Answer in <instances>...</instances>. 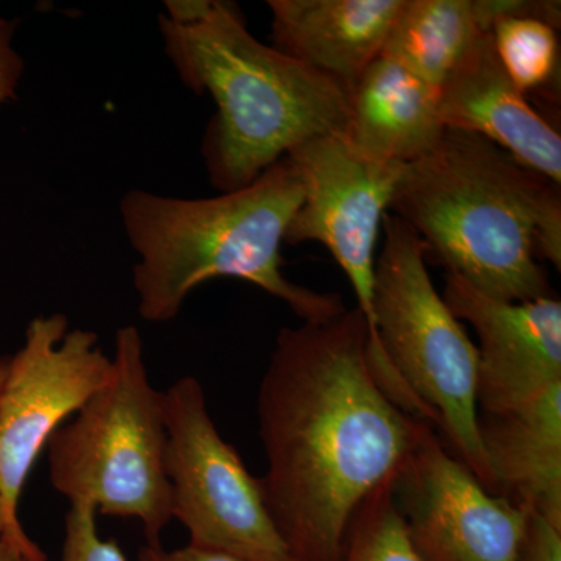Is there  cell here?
<instances>
[{"mask_svg":"<svg viewBox=\"0 0 561 561\" xmlns=\"http://www.w3.org/2000/svg\"><path fill=\"white\" fill-rule=\"evenodd\" d=\"M265 505L295 561H341L354 516L408 459L424 421L368 359L359 309L283 328L256 401Z\"/></svg>","mask_w":561,"mask_h":561,"instance_id":"6da1fadb","label":"cell"},{"mask_svg":"<svg viewBox=\"0 0 561 561\" xmlns=\"http://www.w3.org/2000/svg\"><path fill=\"white\" fill-rule=\"evenodd\" d=\"M164 49L181 81L216 103L203 139L210 184L242 190L290 150L346 136L350 90L254 38L236 3L168 0Z\"/></svg>","mask_w":561,"mask_h":561,"instance_id":"7a4b0ae2","label":"cell"},{"mask_svg":"<svg viewBox=\"0 0 561 561\" xmlns=\"http://www.w3.org/2000/svg\"><path fill=\"white\" fill-rule=\"evenodd\" d=\"M390 214L437 262L504 301L553 295L540 257L561 268L560 186L476 133L446 128L404 168Z\"/></svg>","mask_w":561,"mask_h":561,"instance_id":"3957f363","label":"cell"},{"mask_svg":"<svg viewBox=\"0 0 561 561\" xmlns=\"http://www.w3.org/2000/svg\"><path fill=\"white\" fill-rule=\"evenodd\" d=\"M301 202V180L287 157L249 186L213 198L128 192L121 213L139 254L133 271L139 316L150 323L171 321L191 291L214 278L253 284L286 302L305 323L342 316L341 295L284 276L280 249Z\"/></svg>","mask_w":561,"mask_h":561,"instance_id":"277c9868","label":"cell"},{"mask_svg":"<svg viewBox=\"0 0 561 561\" xmlns=\"http://www.w3.org/2000/svg\"><path fill=\"white\" fill-rule=\"evenodd\" d=\"M375 264L368 334L393 376V401L430 424L443 445L491 493L493 476L479 437L478 348L427 271L426 245L386 214Z\"/></svg>","mask_w":561,"mask_h":561,"instance_id":"5b68a950","label":"cell"},{"mask_svg":"<svg viewBox=\"0 0 561 561\" xmlns=\"http://www.w3.org/2000/svg\"><path fill=\"white\" fill-rule=\"evenodd\" d=\"M111 359L110 381L47 443L50 483L70 505L138 519L147 545H161L172 522L168 434L138 328L117 331Z\"/></svg>","mask_w":561,"mask_h":561,"instance_id":"8992f818","label":"cell"},{"mask_svg":"<svg viewBox=\"0 0 561 561\" xmlns=\"http://www.w3.org/2000/svg\"><path fill=\"white\" fill-rule=\"evenodd\" d=\"M172 519L190 545L239 561H295L254 478L214 424L205 390L184 376L162 391Z\"/></svg>","mask_w":561,"mask_h":561,"instance_id":"52a82bcc","label":"cell"},{"mask_svg":"<svg viewBox=\"0 0 561 561\" xmlns=\"http://www.w3.org/2000/svg\"><path fill=\"white\" fill-rule=\"evenodd\" d=\"M113 359L95 332L69 330L62 313L36 317L0 387V496L7 530L28 540L18 515L33 465L51 435L110 381Z\"/></svg>","mask_w":561,"mask_h":561,"instance_id":"ba28073f","label":"cell"},{"mask_svg":"<svg viewBox=\"0 0 561 561\" xmlns=\"http://www.w3.org/2000/svg\"><path fill=\"white\" fill-rule=\"evenodd\" d=\"M287 158L300 176L302 202L284 242H319L330 251L370 324L376 243L405 165L364 157L341 135L308 140Z\"/></svg>","mask_w":561,"mask_h":561,"instance_id":"9c48e42d","label":"cell"},{"mask_svg":"<svg viewBox=\"0 0 561 561\" xmlns=\"http://www.w3.org/2000/svg\"><path fill=\"white\" fill-rule=\"evenodd\" d=\"M393 496L423 561H518L529 513L491 493L423 423L393 479Z\"/></svg>","mask_w":561,"mask_h":561,"instance_id":"30bf717a","label":"cell"},{"mask_svg":"<svg viewBox=\"0 0 561 561\" xmlns=\"http://www.w3.org/2000/svg\"><path fill=\"white\" fill-rule=\"evenodd\" d=\"M442 297L479 339V413L515 411L561 382V301L556 295L497 300L446 273Z\"/></svg>","mask_w":561,"mask_h":561,"instance_id":"8fae6325","label":"cell"},{"mask_svg":"<svg viewBox=\"0 0 561 561\" xmlns=\"http://www.w3.org/2000/svg\"><path fill=\"white\" fill-rule=\"evenodd\" d=\"M446 128L476 133L524 168L561 186V136L502 68L491 33L483 35L438 88Z\"/></svg>","mask_w":561,"mask_h":561,"instance_id":"7c38bea8","label":"cell"},{"mask_svg":"<svg viewBox=\"0 0 561 561\" xmlns=\"http://www.w3.org/2000/svg\"><path fill=\"white\" fill-rule=\"evenodd\" d=\"M404 0H268L273 47L330 77L357 83L381 57Z\"/></svg>","mask_w":561,"mask_h":561,"instance_id":"4fadbf2b","label":"cell"},{"mask_svg":"<svg viewBox=\"0 0 561 561\" xmlns=\"http://www.w3.org/2000/svg\"><path fill=\"white\" fill-rule=\"evenodd\" d=\"M496 494L561 529V382L502 413H479Z\"/></svg>","mask_w":561,"mask_h":561,"instance_id":"5bb4252c","label":"cell"},{"mask_svg":"<svg viewBox=\"0 0 561 561\" xmlns=\"http://www.w3.org/2000/svg\"><path fill=\"white\" fill-rule=\"evenodd\" d=\"M438 90L391 58H376L350 91L346 139L364 157L408 165L445 135Z\"/></svg>","mask_w":561,"mask_h":561,"instance_id":"9a60e30c","label":"cell"},{"mask_svg":"<svg viewBox=\"0 0 561 561\" xmlns=\"http://www.w3.org/2000/svg\"><path fill=\"white\" fill-rule=\"evenodd\" d=\"M542 13L541 0H404L382 55L438 90L502 18Z\"/></svg>","mask_w":561,"mask_h":561,"instance_id":"2e32d148","label":"cell"},{"mask_svg":"<svg viewBox=\"0 0 561 561\" xmlns=\"http://www.w3.org/2000/svg\"><path fill=\"white\" fill-rule=\"evenodd\" d=\"M491 38L502 68L527 99L534 92L559 90L557 28L531 18H502Z\"/></svg>","mask_w":561,"mask_h":561,"instance_id":"e0dca14e","label":"cell"},{"mask_svg":"<svg viewBox=\"0 0 561 561\" xmlns=\"http://www.w3.org/2000/svg\"><path fill=\"white\" fill-rule=\"evenodd\" d=\"M393 479L383 482L360 505L341 561H423L413 549L394 502Z\"/></svg>","mask_w":561,"mask_h":561,"instance_id":"ac0fdd59","label":"cell"},{"mask_svg":"<svg viewBox=\"0 0 561 561\" xmlns=\"http://www.w3.org/2000/svg\"><path fill=\"white\" fill-rule=\"evenodd\" d=\"M95 516L98 513L87 505H70L61 561H127L119 542L103 540Z\"/></svg>","mask_w":561,"mask_h":561,"instance_id":"d6986e66","label":"cell"},{"mask_svg":"<svg viewBox=\"0 0 561 561\" xmlns=\"http://www.w3.org/2000/svg\"><path fill=\"white\" fill-rule=\"evenodd\" d=\"M518 561H561V529L529 513Z\"/></svg>","mask_w":561,"mask_h":561,"instance_id":"ffe728a7","label":"cell"},{"mask_svg":"<svg viewBox=\"0 0 561 561\" xmlns=\"http://www.w3.org/2000/svg\"><path fill=\"white\" fill-rule=\"evenodd\" d=\"M14 31L16 22L0 18V103L16 98L24 62L18 51L13 49Z\"/></svg>","mask_w":561,"mask_h":561,"instance_id":"44dd1931","label":"cell"},{"mask_svg":"<svg viewBox=\"0 0 561 561\" xmlns=\"http://www.w3.org/2000/svg\"><path fill=\"white\" fill-rule=\"evenodd\" d=\"M138 561H239L216 551L195 548V546H184V548L165 551L161 545H146L140 548Z\"/></svg>","mask_w":561,"mask_h":561,"instance_id":"7402d4cb","label":"cell"},{"mask_svg":"<svg viewBox=\"0 0 561 561\" xmlns=\"http://www.w3.org/2000/svg\"><path fill=\"white\" fill-rule=\"evenodd\" d=\"M0 561H47V556L32 538L20 541L0 535Z\"/></svg>","mask_w":561,"mask_h":561,"instance_id":"603a6c76","label":"cell"},{"mask_svg":"<svg viewBox=\"0 0 561 561\" xmlns=\"http://www.w3.org/2000/svg\"><path fill=\"white\" fill-rule=\"evenodd\" d=\"M10 357H0V387H2L3 379H5L7 370H9Z\"/></svg>","mask_w":561,"mask_h":561,"instance_id":"cb8c5ba5","label":"cell"},{"mask_svg":"<svg viewBox=\"0 0 561 561\" xmlns=\"http://www.w3.org/2000/svg\"><path fill=\"white\" fill-rule=\"evenodd\" d=\"M7 530V518H5V512H3V502L2 496H0V535L3 534V531Z\"/></svg>","mask_w":561,"mask_h":561,"instance_id":"d4e9b609","label":"cell"}]
</instances>
